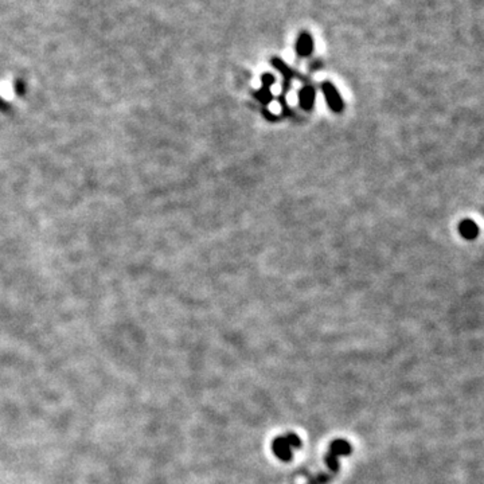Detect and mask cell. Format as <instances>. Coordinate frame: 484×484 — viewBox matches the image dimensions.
<instances>
[{
	"label": "cell",
	"mask_w": 484,
	"mask_h": 484,
	"mask_svg": "<svg viewBox=\"0 0 484 484\" xmlns=\"http://www.w3.org/2000/svg\"><path fill=\"white\" fill-rule=\"evenodd\" d=\"M297 447H300L299 439L295 435H288V436L277 439L273 445V449L278 457L283 458V460H288V458L292 457L293 448Z\"/></svg>",
	"instance_id": "obj_1"
},
{
	"label": "cell",
	"mask_w": 484,
	"mask_h": 484,
	"mask_svg": "<svg viewBox=\"0 0 484 484\" xmlns=\"http://www.w3.org/2000/svg\"><path fill=\"white\" fill-rule=\"evenodd\" d=\"M314 50V38L307 31L300 33L297 42H296V52L300 57H307Z\"/></svg>",
	"instance_id": "obj_2"
},
{
	"label": "cell",
	"mask_w": 484,
	"mask_h": 484,
	"mask_svg": "<svg viewBox=\"0 0 484 484\" xmlns=\"http://www.w3.org/2000/svg\"><path fill=\"white\" fill-rule=\"evenodd\" d=\"M322 90L324 92L327 103L331 107V109L335 112H339L342 109V100H340L339 93L335 88H334L329 82H324L322 85Z\"/></svg>",
	"instance_id": "obj_3"
},
{
	"label": "cell",
	"mask_w": 484,
	"mask_h": 484,
	"mask_svg": "<svg viewBox=\"0 0 484 484\" xmlns=\"http://www.w3.org/2000/svg\"><path fill=\"white\" fill-rule=\"evenodd\" d=\"M460 233L466 238H475L477 234V226L472 221H464L460 225Z\"/></svg>",
	"instance_id": "obj_4"
},
{
	"label": "cell",
	"mask_w": 484,
	"mask_h": 484,
	"mask_svg": "<svg viewBox=\"0 0 484 484\" xmlns=\"http://www.w3.org/2000/svg\"><path fill=\"white\" fill-rule=\"evenodd\" d=\"M314 96L315 93L314 90H312V88H304L303 90L300 92V103H301V105H303L305 109H308V108L312 105V103H314Z\"/></svg>",
	"instance_id": "obj_5"
}]
</instances>
